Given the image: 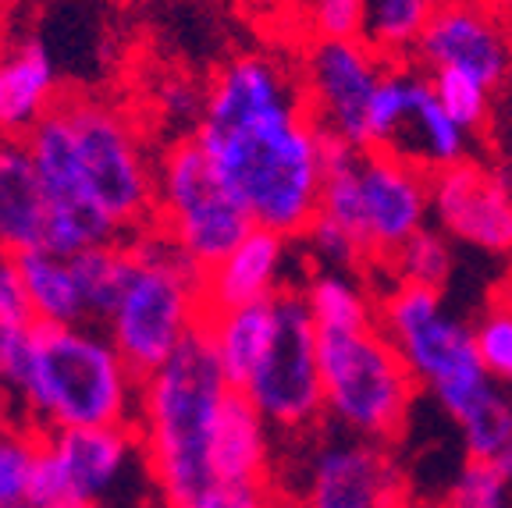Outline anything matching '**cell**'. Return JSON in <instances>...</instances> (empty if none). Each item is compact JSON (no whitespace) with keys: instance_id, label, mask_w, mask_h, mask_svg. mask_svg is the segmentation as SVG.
Wrapping results in <instances>:
<instances>
[{"instance_id":"obj_1","label":"cell","mask_w":512,"mask_h":508,"mask_svg":"<svg viewBox=\"0 0 512 508\" xmlns=\"http://www.w3.org/2000/svg\"><path fill=\"white\" fill-rule=\"evenodd\" d=\"M249 221L299 239L320 207L328 135L310 114L296 57L242 50L203 86L192 128Z\"/></svg>"},{"instance_id":"obj_2","label":"cell","mask_w":512,"mask_h":508,"mask_svg":"<svg viewBox=\"0 0 512 508\" xmlns=\"http://www.w3.org/2000/svg\"><path fill=\"white\" fill-rule=\"evenodd\" d=\"M228 391L232 384L224 381L203 327L139 384L136 434L164 508L185 505L217 484L210 437Z\"/></svg>"},{"instance_id":"obj_3","label":"cell","mask_w":512,"mask_h":508,"mask_svg":"<svg viewBox=\"0 0 512 508\" xmlns=\"http://www.w3.org/2000/svg\"><path fill=\"white\" fill-rule=\"evenodd\" d=\"M143 377L125 363L104 327H32V356L15 402L36 434L136 423Z\"/></svg>"},{"instance_id":"obj_4","label":"cell","mask_w":512,"mask_h":508,"mask_svg":"<svg viewBox=\"0 0 512 508\" xmlns=\"http://www.w3.org/2000/svg\"><path fill=\"white\" fill-rule=\"evenodd\" d=\"M125 246L128 278L104 331L125 363L146 377L203 327V270L157 224L128 235Z\"/></svg>"},{"instance_id":"obj_5","label":"cell","mask_w":512,"mask_h":508,"mask_svg":"<svg viewBox=\"0 0 512 508\" xmlns=\"http://www.w3.org/2000/svg\"><path fill=\"white\" fill-rule=\"evenodd\" d=\"M317 214L342 224L367 263H388L431 221V171L395 150H356L328 135Z\"/></svg>"},{"instance_id":"obj_6","label":"cell","mask_w":512,"mask_h":508,"mask_svg":"<svg viewBox=\"0 0 512 508\" xmlns=\"http://www.w3.org/2000/svg\"><path fill=\"white\" fill-rule=\"evenodd\" d=\"M377 327L395 345L420 388L434 395L448 420L484 398L495 381L484 374L473 345V327L445 310L441 292L420 285H392L377 299Z\"/></svg>"},{"instance_id":"obj_7","label":"cell","mask_w":512,"mask_h":508,"mask_svg":"<svg viewBox=\"0 0 512 508\" xmlns=\"http://www.w3.org/2000/svg\"><path fill=\"white\" fill-rule=\"evenodd\" d=\"M324 416L342 434L367 441H395L413 409L420 384L406 370L381 327L360 331H317Z\"/></svg>"},{"instance_id":"obj_8","label":"cell","mask_w":512,"mask_h":508,"mask_svg":"<svg viewBox=\"0 0 512 508\" xmlns=\"http://www.w3.org/2000/svg\"><path fill=\"white\" fill-rule=\"evenodd\" d=\"M61 111L72 128L82 189L118 235H136L153 224L157 160L143 132L118 104L100 96H64Z\"/></svg>"},{"instance_id":"obj_9","label":"cell","mask_w":512,"mask_h":508,"mask_svg":"<svg viewBox=\"0 0 512 508\" xmlns=\"http://www.w3.org/2000/svg\"><path fill=\"white\" fill-rule=\"evenodd\" d=\"M157 224L200 270H210L253 228L242 203L221 182L196 135H178L157 157Z\"/></svg>"},{"instance_id":"obj_10","label":"cell","mask_w":512,"mask_h":508,"mask_svg":"<svg viewBox=\"0 0 512 508\" xmlns=\"http://www.w3.org/2000/svg\"><path fill=\"white\" fill-rule=\"evenodd\" d=\"M242 395L281 434H303L324 420L317 324L296 288H285L274 299L271 345L253 377L242 384Z\"/></svg>"},{"instance_id":"obj_11","label":"cell","mask_w":512,"mask_h":508,"mask_svg":"<svg viewBox=\"0 0 512 508\" xmlns=\"http://www.w3.org/2000/svg\"><path fill=\"white\" fill-rule=\"evenodd\" d=\"M384 61L363 40H303L296 54V72L310 114L324 135L342 139L356 150H370L367 114L370 96L381 82Z\"/></svg>"},{"instance_id":"obj_12","label":"cell","mask_w":512,"mask_h":508,"mask_svg":"<svg viewBox=\"0 0 512 508\" xmlns=\"http://www.w3.org/2000/svg\"><path fill=\"white\" fill-rule=\"evenodd\" d=\"M413 57L427 75L452 68L498 93L512 79V25L491 0H438Z\"/></svg>"},{"instance_id":"obj_13","label":"cell","mask_w":512,"mask_h":508,"mask_svg":"<svg viewBox=\"0 0 512 508\" xmlns=\"http://www.w3.org/2000/svg\"><path fill=\"white\" fill-rule=\"evenodd\" d=\"M431 221L452 242L512 256V185L505 167L466 157L431 175Z\"/></svg>"},{"instance_id":"obj_14","label":"cell","mask_w":512,"mask_h":508,"mask_svg":"<svg viewBox=\"0 0 512 508\" xmlns=\"http://www.w3.org/2000/svg\"><path fill=\"white\" fill-rule=\"evenodd\" d=\"M402 498V469L392 448L367 437H324L303 459L296 508H384Z\"/></svg>"},{"instance_id":"obj_15","label":"cell","mask_w":512,"mask_h":508,"mask_svg":"<svg viewBox=\"0 0 512 508\" xmlns=\"http://www.w3.org/2000/svg\"><path fill=\"white\" fill-rule=\"evenodd\" d=\"M43 448L57 462L68 501L100 505L121 484L139 448L136 423L128 427H75L43 434Z\"/></svg>"},{"instance_id":"obj_16","label":"cell","mask_w":512,"mask_h":508,"mask_svg":"<svg viewBox=\"0 0 512 508\" xmlns=\"http://www.w3.org/2000/svg\"><path fill=\"white\" fill-rule=\"evenodd\" d=\"M288 260L292 239L271 228H253L228 249V256L203 270V306L210 310H232L249 302H267L288 288Z\"/></svg>"},{"instance_id":"obj_17","label":"cell","mask_w":512,"mask_h":508,"mask_svg":"<svg viewBox=\"0 0 512 508\" xmlns=\"http://www.w3.org/2000/svg\"><path fill=\"white\" fill-rule=\"evenodd\" d=\"M61 100L57 68L36 40L0 50V139H25Z\"/></svg>"},{"instance_id":"obj_18","label":"cell","mask_w":512,"mask_h":508,"mask_svg":"<svg viewBox=\"0 0 512 508\" xmlns=\"http://www.w3.org/2000/svg\"><path fill=\"white\" fill-rule=\"evenodd\" d=\"M274 427L242 391H228L210 437V469L224 484H271Z\"/></svg>"},{"instance_id":"obj_19","label":"cell","mask_w":512,"mask_h":508,"mask_svg":"<svg viewBox=\"0 0 512 508\" xmlns=\"http://www.w3.org/2000/svg\"><path fill=\"white\" fill-rule=\"evenodd\" d=\"M47 239V196L22 139H0V253H22Z\"/></svg>"},{"instance_id":"obj_20","label":"cell","mask_w":512,"mask_h":508,"mask_svg":"<svg viewBox=\"0 0 512 508\" xmlns=\"http://www.w3.org/2000/svg\"><path fill=\"white\" fill-rule=\"evenodd\" d=\"M392 150L413 160V164H420L424 171H431V175L470 157V132L448 118L427 75H420V82H416L413 100H409V111L402 118L399 132H395Z\"/></svg>"},{"instance_id":"obj_21","label":"cell","mask_w":512,"mask_h":508,"mask_svg":"<svg viewBox=\"0 0 512 508\" xmlns=\"http://www.w3.org/2000/svg\"><path fill=\"white\" fill-rule=\"evenodd\" d=\"M274 299L232 306V310H210L203 317V334H207L210 352H214L217 366H221L224 381L232 384L235 391H242V384L253 377L267 345H271Z\"/></svg>"},{"instance_id":"obj_22","label":"cell","mask_w":512,"mask_h":508,"mask_svg":"<svg viewBox=\"0 0 512 508\" xmlns=\"http://www.w3.org/2000/svg\"><path fill=\"white\" fill-rule=\"evenodd\" d=\"M22 274L25 299H29L32 324H86V306H82L79 281L68 256L50 253L47 246H32L22 253H11Z\"/></svg>"},{"instance_id":"obj_23","label":"cell","mask_w":512,"mask_h":508,"mask_svg":"<svg viewBox=\"0 0 512 508\" xmlns=\"http://www.w3.org/2000/svg\"><path fill=\"white\" fill-rule=\"evenodd\" d=\"M303 295L306 310L320 334L328 331H360L377 324V302L360 270L345 267H317L303 285L296 288Z\"/></svg>"},{"instance_id":"obj_24","label":"cell","mask_w":512,"mask_h":508,"mask_svg":"<svg viewBox=\"0 0 512 508\" xmlns=\"http://www.w3.org/2000/svg\"><path fill=\"white\" fill-rule=\"evenodd\" d=\"M434 8L438 0H367L360 40L388 64H399L402 57L416 54V43L424 36Z\"/></svg>"},{"instance_id":"obj_25","label":"cell","mask_w":512,"mask_h":508,"mask_svg":"<svg viewBox=\"0 0 512 508\" xmlns=\"http://www.w3.org/2000/svg\"><path fill=\"white\" fill-rule=\"evenodd\" d=\"M72 270H75V281H79V295H82V306H86V320H93V324H104V320L111 317L121 288H125L128 246L121 239L89 246V249H82V253L72 256Z\"/></svg>"},{"instance_id":"obj_26","label":"cell","mask_w":512,"mask_h":508,"mask_svg":"<svg viewBox=\"0 0 512 508\" xmlns=\"http://www.w3.org/2000/svg\"><path fill=\"white\" fill-rule=\"evenodd\" d=\"M384 267H388L395 285H420L441 292L452 278V270H456L452 239L441 235L438 228H420L388 256Z\"/></svg>"},{"instance_id":"obj_27","label":"cell","mask_w":512,"mask_h":508,"mask_svg":"<svg viewBox=\"0 0 512 508\" xmlns=\"http://www.w3.org/2000/svg\"><path fill=\"white\" fill-rule=\"evenodd\" d=\"M463 434V445L470 459H498L512 445V398L505 388H491L484 398L466 409L459 420H452Z\"/></svg>"},{"instance_id":"obj_28","label":"cell","mask_w":512,"mask_h":508,"mask_svg":"<svg viewBox=\"0 0 512 508\" xmlns=\"http://www.w3.org/2000/svg\"><path fill=\"white\" fill-rule=\"evenodd\" d=\"M445 508H512V469L495 459H466L448 487Z\"/></svg>"},{"instance_id":"obj_29","label":"cell","mask_w":512,"mask_h":508,"mask_svg":"<svg viewBox=\"0 0 512 508\" xmlns=\"http://www.w3.org/2000/svg\"><path fill=\"white\" fill-rule=\"evenodd\" d=\"M431 89L438 96V104L445 107V114L456 125H463L466 132H480V128L491 121V104H495V93H491L484 82H477L473 75L466 72H431Z\"/></svg>"},{"instance_id":"obj_30","label":"cell","mask_w":512,"mask_h":508,"mask_svg":"<svg viewBox=\"0 0 512 508\" xmlns=\"http://www.w3.org/2000/svg\"><path fill=\"white\" fill-rule=\"evenodd\" d=\"M473 345L484 374L498 388H512V302H495L473 324Z\"/></svg>"},{"instance_id":"obj_31","label":"cell","mask_w":512,"mask_h":508,"mask_svg":"<svg viewBox=\"0 0 512 508\" xmlns=\"http://www.w3.org/2000/svg\"><path fill=\"white\" fill-rule=\"evenodd\" d=\"M367 0H303L299 29L303 40H360Z\"/></svg>"},{"instance_id":"obj_32","label":"cell","mask_w":512,"mask_h":508,"mask_svg":"<svg viewBox=\"0 0 512 508\" xmlns=\"http://www.w3.org/2000/svg\"><path fill=\"white\" fill-rule=\"evenodd\" d=\"M43 437L8 427L0 434V505H18L29 494V473Z\"/></svg>"},{"instance_id":"obj_33","label":"cell","mask_w":512,"mask_h":508,"mask_svg":"<svg viewBox=\"0 0 512 508\" xmlns=\"http://www.w3.org/2000/svg\"><path fill=\"white\" fill-rule=\"evenodd\" d=\"M299 239H306V249H310V256L320 267H345V270L367 267L363 249L356 246V239H352L342 224H335L324 214H313V221L306 224V231Z\"/></svg>"},{"instance_id":"obj_34","label":"cell","mask_w":512,"mask_h":508,"mask_svg":"<svg viewBox=\"0 0 512 508\" xmlns=\"http://www.w3.org/2000/svg\"><path fill=\"white\" fill-rule=\"evenodd\" d=\"M178 508H278V494L271 484H224V480H217Z\"/></svg>"},{"instance_id":"obj_35","label":"cell","mask_w":512,"mask_h":508,"mask_svg":"<svg viewBox=\"0 0 512 508\" xmlns=\"http://www.w3.org/2000/svg\"><path fill=\"white\" fill-rule=\"evenodd\" d=\"M32 327H0V391L15 402L18 388L25 381V370H29L32 356Z\"/></svg>"},{"instance_id":"obj_36","label":"cell","mask_w":512,"mask_h":508,"mask_svg":"<svg viewBox=\"0 0 512 508\" xmlns=\"http://www.w3.org/2000/svg\"><path fill=\"white\" fill-rule=\"evenodd\" d=\"M32 324L29 299H25L22 274L11 253H0V327H25Z\"/></svg>"},{"instance_id":"obj_37","label":"cell","mask_w":512,"mask_h":508,"mask_svg":"<svg viewBox=\"0 0 512 508\" xmlns=\"http://www.w3.org/2000/svg\"><path fill=\"white\" fill-rule=\"evenodd\" d=\"M157 104L164 118H182L196 128V121H200V114H203V86L171 75V79H164L157 86Z\"/></svg>"},{"instance_id":"obj_38","label":"cell","mask_w":512,"mask_h":508,"mask_svg":"<svg viewBox=\"0 0 512 508\" xmlns=\"http://www.w3.org/2000/svg\"><path fill=\"white\" fill-rule=\"evenodd\" d=\"M256 18L274 25H285V29H299V8L303 0H242Z\"/></svg>"},{"instance_id":"obj_39","label":"cell","mask_w":512,"mask_h":508,"mask_svg":"<svg viewBox=\"0 0 512 508\" xmlns=\"http://www.w3.org/2000/svg\"><path fill=\"white\" fill-rule=\"evenodd\" d=\"M8 402H11V398L4 395V391H0V434H4V430L11 427V423H8Z\"/></svg>"},{"instance_id":"obj_40","label":"cell","mask_w":512,"mask_h":508,"mask_svg":"<svg viewBox=\"0 0 512 508\" xmlns=\"http://www.w3.org/2000/svg\"><path fill=\"white\" fill-rule=\"evenodd\" d=\"M384 508H413V505H409L406 498H395V501H388V505H384Z\"/></svg>"},{"instance_id":"obj_41","label":"cell","mask_w":512,"mask_h":508,"mask_svg":"<svg viewBox=\"0 0 512 508\" xmlns=\"http://www.w3.org/2000/svg\"><path fill=\"white\" fill-rule=\"evenodd\" d=\"M61 508H100V505H82V501H68V505H61Z\"/></svg>"},{"instance_id":"obj_42","label":"cell","mask_w":512,"mask_h":508,"mask_svg":"<svg viewBox=\"0 0 512 508\" xmlns=\"http://www.w3.org/2000/svg\"><path fill=\"white\" fill-rule=\"evenodd\" d=\"M0 508H32L29 501H18V505H0Z\"/></svg>"},{"instance_id":"obj_43","label":"cell","mask_w":512,"mask_h":508,"mask_svg":"<svg viewBox=\"0 0 512 508\" xmlns=\"http://www.w3.org/2000/svg\"><path fill=\"white\" fill-rule=\"evenodd\" d=\"M505 175H509V185H512V157H509V164H505Z\"/></svg>"},{"instance_id":"obj_44","label":"cell","mask_w":512,"mask_h":508,"mask_svg":"<svg viewBox=\"0 0 512 508\" xmlns=\"http://www.w3.org/2000/svg\"><path fill=\"white\" fill-rule=\"evenodd\" d=\"M491 4H505V0H491Z\"/></svg>"}]
</instances>
